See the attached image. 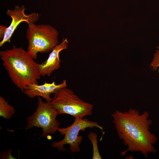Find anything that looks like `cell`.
Returning a JSON list of instances; mask_svg holds the SVG:
<instances>
[{
  "mask_svg": "<svg viewBox=\"0 0 159 159\" xmlns=\"http://www.w3.org/2000/svg\"><path fill=\"white\" fill-rule=\"evenodd\" d=\"M54 94L49 103L58 115L66 114L82 119L92 115V105L82 100L67 87L60 88Z\"/></svg>",
  "mask_w": 159,
  "mask_h": 159,
  "instance_id": "4",
  "label": "cell"
},
{
  "mask_svg": "<svg viewBox=\"0 0 159 159\" xmlns=\"http://www.w3.org/2000/svg\"><path fill=\"white\" fill-rule=\"evenodd\" d=\"M58 114L49 102H43L40 97H38L37 107L35 112L26 118L27 124L25 129L28 130L33 127L42 128V137L53 134L60 125L56 119Z\"/></svg>",
  "mask_w": 159,
  "mask_h": 159,
  "instance_id": "6",
  "label": "cell"
},
{
  "mask_svg": "<svg viewBox=\"0 0 159 159\" xmlns=\"http://www.w3.org/2000/svg\"><path fill=\"white\" fill-rule=\"evenodd\" d=\"M158 49L154 55L152 62L150 64V66L153 71H156L159 67V47H157Z\"/></svg>",
  "mask_w": 159,
  "mask_h": 159,
  "instance_id": "12",
  "label": "cell"
},
{
  "mask_svg": "<svg viewBox=\"0 0 159 159\" xmlns=\"http://www.w3.org/2000/svg\"><path fill=\"white\" fill-rule=\"evenodd\" d=\"M3 66L13 83L22 91L29 85L38 84L39 64L22 47L14 46L0 52Z\"/></svg>",
  "mask_w": 159,
  "mask_h": 159,
  "instance_id": "2",
  "label": "cell"
},
{
  "mask_svg": "<svg viewBox=\"0 0 159 159\" xmlns=\"http://www.w3.org/2000/svg\"><path fill=\"white\" fill-rule=\"evenodd\" d=\"M7 27L3 25L0 26V39H2L5 34Z\"/></svg>",
  "mask_w": 159,
  "mask_h": 159,
  "instance_id": "13",
  "label": "cell"
},
{
  "mask_svg": "<svg viewBox=\"0 0 159 159\" xmlns=\"http://www.w3.org/2000/svg\"><path fill=\"white\" fill-rule=\"evenodd\" d=\"M73 123L70 126L65 128H60L58 130L62 135H64L63 139L58 142H53L51 146L53 148H57L59 151H66L64 145L67 144L69 145V150L72 153L79 152L80 151V145L83 139L82 136L79 135L80 131H85L87 128L97 127L101 130L102 136L100 138L101 140L105 133L103 128L97 122L91 121L87 118L82 119L75 118Z\"/></svg>",
  "mask_w": 159,
  "mask_h": 159,
  "instance_id": "5",
  "label": "cell"
},
{
  "mask_svg": "<svg viewBox=\"0 0 159 159\" xmlns=\"http://www.w3.org/2000/svg\"><path fill=\"white\" fill-rule=\"evenodd\" d=\"M58 35L56 29L49 24L28 25L26 32L27 52L36 60L38 53L51 52L59 44Z\"/></svg>",
  "mask_w": 159,
  "mask_h": 159,
  "instance_id": "3",
  "label": "cell"
},
{
  "mask_svg": "<svg viewBox=\"0 0 159 159\" xmlns=\"http://www.w3.org/2000/svg\"><path fill=\"white\" fill-rule=\"evenodd\" d=\"M69 42L67 39H64L62 42L56 45L51 51L47 59L39 65V73L43 77H50L53 72L59 69L60 67L59 53L67 49Z\"/></svg>",
  "mask_w": 159,
  "mask_h": 159,
  "instance_id": "9",
  "label": "cell"
},
{
  "mask_svg": "<svg viewBox=\"0 0 159 159\" xmlns=\"http://www.w3.org/2000/svg\"><path fill=\"white\" fill-rule=\"evenodd\" d=\"M67 87L66 80H63L61 83L57 84L54 81L51 83L45 82L44 84H31L27 86L22 92L28 97L32 98L36 97H41L47 102H50L52 98V94L63 87Z\"/></svg>",
  "mask_w": 159,
  "mask_h": 159,
  "instance_id": "8",
  "label": "cell"
},
{
  "mask_svg": "<svg viewBox=\"0 0 159 159\" xmlns=\"http://www.w3.org/2000/svg\"><path fill=\"white\" fill-rule=\"evenodd\" d=\"M15 110L14 107L2 96H0V116L9 119L14 115Z\"/></svg>",
  "mask_w": 159,
  "mask_h": 159,
  "instance_id": "10",
  "label": "cell"
},
{
  "mask_svg": "<svg viewBox=\"0 0 159 159\" xmlns=\"http://www.w3.org/2000/svg\"><path fill=\"white\" fill-rule=\"evenodd\" d=\"M88 138L92 143L93 147L92 159H101L102 157L100 153L97 145V135L93 132H90Z\"/></svg>",
  "mask_w": 159,
  "mask_h": 159,
  "instance_id": "11",
  "label": "cell"
},
{
  "mask_svg": "<svg viewBox=\"0 0 159 159\" xmlns=\"http://www.w3.org/2000/svg\"><path fill=\"white\" fill-rule=\"evenodd\" d=\"M111 115L120 139L127 148L120 155L123 156L128 151L140 152L147 157L149 154L156 152L154 145L158 138L150 130L152 121L148 111L141 114L131 108L124 112L116 110Z\"/></svg>",
  "mask_w": 159,
  "mask_h": 159,
  "instance_id": "1",
  "label": "cell"
},
{
  "mask_svg": "<svg viewBox=\"0 0 159 159\" xmlns=\"http://www.w3.org/2000/svg\"><path fill=\"white\" fill-rule=\"evenodd\" d=\"M25 8L24 5L21 6H15L14 9H8L6 14L12 19L11 22L7 27L4 36L0 42V47H2L6 42H10L11 39L18 25L21 22L25 21L28 25L35 23L39 18L38 13L35 12L29 14H25Z\"/></svg>",
  "mask_w": 159,
  "mask_h": 159,
  "instance_id": "7",
  "label": "cell"
}]
</instances>
